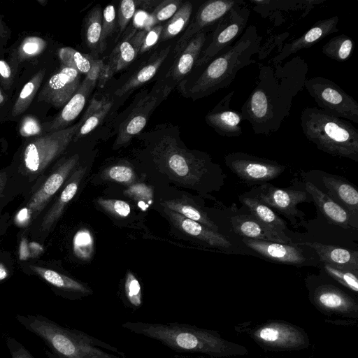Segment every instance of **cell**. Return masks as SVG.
Segmentation results:
<instances>
[{
	"label": "cell",
	"mask_w": 358,
	"mask_h": 358,
	"mask_svg": "<svg viewBox=\"0 0 358 358\" xmlns=\"http://www.w3.org/2000/svg\"><path fill=\"white\" fill-rule=\"evenodd\" d=\"M308 65L301 56L284 64H259L255 86L241 113L257 135L270 136L290 114L294 99L302 91Z\"/></svg>",
	"instance_id": "6da1fadb"
},
{
	"label": "cell",
	"mask_w": 358,
	"mask_h": 358,
	"mask_svg": "<svg viewBox=\"0 0 358 358\" xmlns=\"http://www.w3.org/2000/svg\"><path fill=\"white\" fill-rule=\"evenodd\" d=\"M82 124L79 122L25 142L14 164L6 169L10 201L18 195L25 197L36 188L52 168L51 165L66 149Z\"/></svg>",
	"instance_id": "7a4b0ae2"
},
{
	"label": "cell",
	"mask_w": 358,
	"mask_h": 358,
	"mask_svg": "<svg viewBox=\"0 0 358 358\" xmlns=\"http://www.w3.org/2000/svg\"><path fill=\"white\" fill-rule=\"evenodd\" d=\"M151 154L161 171L187 187L201 189L208 178L224 184L225 175L208 155L180 147L171 135L159 138L152 146Z\"/></svg>",
	"instance_id": "3957f363"
},
{
	"label": "cell",
	"mask_w": 358,
	"mask_h": 358,
	"mask_svg": "<svg viewBox=\"0 0 358 358\" xmlns=\"http://www.w3.org/2000/svg\"><path fill=\"white\" fill-rule=\"evenodd\" d=\"M262 41L255 25L245 28L235 43L207 64L190 87L189 95L196 99L230 85L241 69L255 62L253 57L259 52Z\"/></svg>",
	"instance_id": "277c9868"
},
{
	"label": "cell",
	"mask_w": 358,
	"mask_h": 358,
	"mask_svg": "<svg viewBox=\"0 0 358 358\" xmlns=\"http://www.w3.org/2000/svg\"><path fill=\"white\" fill-rule=\"evenodd\" d=\"M306 138L331 155L358 162V130L348 121L317 107H306L301 114Z\"/></svg>",
	"instance_id": "5b68a950"
},
{
	"label": "cell",
	"mask_w": 358,
	"mask_h": 358,
	"mask_svg": "<svg viewBox=\"0 0 358 358\" xmlns=\"http://www.w3.org/2000/svg\"><path fill=\"white\" fill-rule=\"evenodd\" d=\"M79 156L75 154L58 161L41 182L27 196L14 216L15 224L29 230L54 199L73 171L77 168Z\"/></svg>",
	"instance_id": "8992f818"
},
{
	"label": "cell",
	"mask_w": 358,
	"mask_h": 358,
	"mask_svg": "<svg viewBox=\"0 0 358 358\" xmlns=\"http://www.w3.org/2000/svg\"><path fill=\"white\" fill-rule=\"evenodd\" d=\"M250 15V9L242 0L221 18L212 31L210 38L201 51L194 67L206 65L230 46L246 28Z\"/></svg>",
	"instance_id": "52a82bcc"
},
{
	"label": "cell",
	"mask_w": 358,
	"mask_h": 358,
	"mask_svg": "<svg viewBox=\"0 0 358 358\" xmlns=\"http://www.w3.org/2000/svg\"><path fill=\"white\" fill-rule=\"evenodd\" d=\"M304 87L320 109L334 116L358 123V103L332 80L315 76L307 78Z\"/></svg>",
	"instance_id": "ba28073f"
},
{
	"label": "cell",
	"mask_w": 358,
	"mask_h": 358,
	"mask_svg": "<svg viewBox=\"0 0 358 358\" xmlns=\"http://www.w3.org/2000/svg\"><path fill=\"white\" fill-rule=\"evenodd\" d=\"M227 166L248 185H262L276 178L286 166L276 161L243 152H234L224 156Z\"/></svg>",
	"instance_id": "9c48e42d"
},
{
	"label": "cell",
	"mask_w": 358,
	"mask_h": 358,
	"mask_svg": "<svg viewBox=\"0 0 358 358\" xmlns=\"http://www.w3.org/2000/svg\"><path fill=\"white\" fill-rule=\"evenodd\" d=\"M86 172L85 167L76 168L66 181L64 188L38 220L29 229L31 238L44 241L54 229L64 209L76 194Z\"/></svg>",
	"instance_id": "30bf717a"
},
{
	"label": "cell",
	"mask_w": 358,
	"mask_h": 358,
	"mask_svg": "<svg viewBox=\"0 0 358 358\" xmlns=\"http://www.w3.org/2000/svg\"><path fill=\"white\" fill-rule=\"evenodd\" d=\"M169 85L152 91L142 99L121 124L113 148L117 149L138 134L147 124L157 106L169 94Z\"/></svg>",
	"instance_id": "8fae6325"
},
{
	"label": "cell",
	"mask_w": 358,
	"mask_h": 358,
	"mask_svg": "<svg viewBox=\"0 0 358 358\" xmlns=\"http://www.w3.org/2000/svg\"><path fill=\"white\" fill-rule=\"evenodd\" d=\"M242 0H210L197 10L194 19L177 41L173 49L176 59L189 41L204 29L216 24L233 7Z\"/></svg>",
	"instance_id": "7c38bea8"
},
{
	"label": "cell",
	"mask_w": 358,
	"mask_h": 358,
	"mask_svg": "<svg viewBox=\"0 0 358 358\" xmlns=\"http://www.w3.org/2000/svg\"><path fill=\"white\" fill-rule=\"evenodd\" d=\"M252 196L269 208L275 209L294 226L297 224V218L302 217L296 206L302 202L310 201L306 192L281 189L269 183L259 185Z\"/></svg>",
	"instance_id": "4fadbf2b"
},
{
	"label": "cell",
	"mask_w": 358,
	"mask_h": 358,
	"mask_svg": "<svg viewBox=\"0 0 358 358\" xmlns=\"http://www.w3.org/2000/svg\"><path fill=\"white\" fill-rule=\"evenodd\" d=\"M80 85V73L76 70L61 65L45 82L39 92L38 101L63 107L73 96Z\"/></svg>",
	"instance_id": "5bb4252c"
},
{
	"label": "cell",
	"mask_w": 358,
	"mask_h": 358,
	"mask_svg": "<svg viewBox=\"0 0 358 358\" xmlns=\"http://www.w3.org/2000/svg\"><path fill=\"white\" fill-rule=\"evenodd\" d=\"M146 30L134 29L117 45L111 52L108 61L104 64L97 84L103 87L119 71L131 64L139 54Z\"/></svg>",
	"instance_id": "9a60e30c"
},
{
	"label": "cell",
	"mask_w": 358,
	"mask_h": 358,
	"mask_svg": "<svg viewBox=\"0 0 358 358\" xmlns=\"http://www.w3.org/2000/svg\"><path fill=\"white\" fill-rule=\"evenodd\" d=\"M234 93L231 91L227 94L205 117L206 123L223 136L238 137L243 134L240 126L243 121V115L230 107Z\"/></svg>",
	"instance_id": "2e32d148"
},
{
	"label": "cell",
	"mask_w": 358,
	"mask_h": 358,
	"mask_svg": "<svg viewBox=\"0 0 358 358\" xmlns=\"http://www.w3.org/2000/svg\"><path fill=\"white\" fill-rule=\"evenodd\" d=\"M243 242L262 256L280 263L303 265L307 262L303 250L299 243H283L250 238H243Z\"/></svg>",
	"instance_id": "e0dca14e"
},
{
	"label": "cell",
	"mask_w": 358,
	"mask_h": 358,
	"mask_svg": "<svg viewBox=\"0 0 358 358\" xmlns=\"http://www.w3.org/2000/svg\"><path fill=\"white\" fill-rule=\"evenodd\" d=\"M338 17L333 16L316 22L311 28L299 38L286 44L282 50L273 57V64H281L282 62L301 50L308 48L324 39L331 34L338 31L337 27Z\"/></svg>",
	"instance_id": "ac0fdd59"
},
{
	"label": "cell",
	"mask_w": 358,
	"mask_h": 358,
	"mask_svg": "<svg viewBox=\"0 0 358 358\" xmlns=\"http://www.w3.org/2000/svg\"><path fill=\"white\" fill-rule=\"evenodd\" d=\"M325 193L345 210L357 225L358 192L345 178L323 171L320 172Z\"/></svg>",
	"instance_id": "d6986e66"
},
{
	"label": "cell",
	"mask_w": 358,
	"mask_h": 358,
	"mask_svg": "<svg viewBox=\"0 0 358 358\" xmlns=\"http://www.w3.org/2000/svg\"><path fill=\"white\" fill-rule=\"evenodd\" d=\"M215 26V24L204 29L189 41L176 58L166 78L169 77L175 81H178L190 72L208 43Z\"/></svg>",
	"instance_id": "ffe728a7"
},
{
	"label": "cell",
	"mask_w": 358,
	"mask_h": 358,
	"mask_svg": "<svg viewBox=\"0 0 358 358\" xmlns=\"http://www.w3.org/2000/svg\"><path fill=\"white\" fill-rule=\"evenodd\" d=\"M164 212L174 226L187 235L213 248L222 250H228L231 248V243L219 232H215L206 226L166 208H164Z\"/></svg>",
	"instance_id": "44dd1931"
},
{
	"label": "cell",
	"mask_w": 358,
	"mask_h": 358,
	"mask_svg": "<svg viewBox=\"0 0 358 358\" xmlns=\"http://www.w3.org/2000/svg\"><path fill=\"white\" fill-rule=\"evenodd\" d=\"M305 189L329 222L345 229L357 228L349 213L315 184L306 182Z\"/></svg>",
	"instance_id": "7402d4cb"
},
{
	"label": "cell",
	"mask_w": 358,
	"mask_h": 358,
	"mask_svg": "<svg viewBox=\"0 0 358 358\" xmlns=\"http://www.w3.org/2000/svg\"><path fill=\"white\" fill-rule=\"evenodd\" d=\"M299 244L308 246L314 250L323 263L340 269L351 271L357 275V251L318 242H305Z\"/></svg>",
	"instance_id": "603a6c76"
},
{
	"label": "cell",
	"mask_w": 358,
	"mask_h": 358,
	"mask_svg": "<svg viewBox=\"0 0 358 358\" xmlns=\"http://www.w3.org/2000/svg\"><path fill=\"white\" fill-rule=\"evenodd\" d=\"M92 91L93 90L83 81L62 110L50 122L44 124L45 133H52L67 128L83 110Z\"/></svg>",
	"instance_id": "cb8c5ba5"
},
{
	"label": "cell",
	"mask_w": 358,
	"mask_h": 358,
	"mask_svg": "<svg viewBox=\"0 0 358 358\" xmlns=\"http://www.w3.org/2000/svg\"><path fill=\"white\" fill-rule=\"evenodd\" d=\"M29 272L40 277L56 290L66 293L70 299L85 296L92 291L84 284L56 271L35 264H28Z\"/></svg>",
	"instance_id": "d4e9b609"
},
{
	"label": "cell",
	"mask_w": 358,
	"mask_h": 358,
	"mask_svg": "<svg viewBox=\"0 0 358 358\" xmlns=\"http://www.w3.org/2000/svg\"><path fill=\"white\" fill-rule=\"evenodd\" d=\"M240 201L248 207L255 219L264 227L279 234L288 243H292V239L285 234L287 231L285 222L266 205L261 203L252 195L239 196Z\"/></svg>",
	"instance_id": "484cf974"
},
{
	"label": "cell",
	"mask_w": 358,
	"mask_h": 358,
	"mask_svg": "<svg viewBox=\"0 0 358 358\" xmlns=\"http://www.w3.org/2000/svg\"><path fill=\"white\" fill-rule=\"evenodd\" d=\"M230 222L235 233L243 238L288 243L279 234L264 227L251 215L233 216Z\"/></svg>",
	"instance_id": "4316f807"
},
{
	"label": "cell",
	"mask_w": 358,
	"mask_h": 358,
	"mask_svg": "<svg viewBox=\"0 0 358 358\" xmlns=\"http://www.w3.org/2000/svg\"><path fill=\"white\" fill-rule=\"evenodd\" d=\"M170 50L171 46L169 45L155 52L143 67L115 92V96H122L151 80L167 57Z\"/></svg>",
	"instance_id": "83f0119b"
},
{
	"label": "cell",
	"mask_w": 358,
	"mask_h": 358,
	"mask_svg": "<svg viewBox=\"0 0 358 358\" xmlns=\"http://www.w3.org/2000/svg\"><path fill=\"white\" fill-rule=\"evenodd\" d=\"M164 208L174 211L191 220L197 222L215 232H219L218 227L208 215L196 204L180 199L167 200L162 203Z\"/></svg>",
	"instance_id": "f1b7e54d"
},
{
	"label": "cell",
	"mask_w": 358,
	"mask_h": 358,
	"mask_svg": "<svg viewBox=\"0 0 358 358\" xmlns=\"http://www.w3.org/2000/svg\"><path fill=\"white\" fill-rule=\"evenodd\" d=\"M46 47L47 41L40 36L25 37L10 56V63L15 72L20 64L39 56Z\"/></svg>",
	"instance_id": "f546056e"
},
{
	"label": "cell",
	"mask_w": 358,
	"mask_h": 358,
	"mask_svg": "<svg viewBox=\"0 0 358 358\" xmlns=\"http://www.w3.org/2000/svg\"><path fill=\"white\" fill-rule=\"evenodd\" d=\"M45 74V69L40 70L24 85L13 104L11 110L13 117L21 115L29 107L42 83Z\"/></svg>",
	"instance_id": "4dcf8cb0"
},
{
	"label": "cell",
	"mask_w": 358,
	"mask_h": 358,
	"mask_svg": "<svg viewBox=\"0 0 358 358\" xmlns=\"http://www.w3.org/2000/svg\"><path fill=\"white\" fill-rule=\"evenodd\" d=\"M193 10V6L189 1L182 3L181 6L163 26L159 41L171 39L181 32L188 24Z\"/></svg>",
	"instance_id": "1f68e13d"
},
{
	"label": "cell",
	"mask_w": 358,
	"mask_h": 358,
	"mask_svg": "<svg viewBox=\"0 0 358 358\" xmlns=\"http://www.w3.org/2000/svg\"><path fill=\"white\" fill-rule=\"evenodd\" d=\"M102 13L99 6H95L88 13L85 23V36L87 46L96 55L99 52L102 30Z\"/></svg>",
	"instance_id": "d6a6232c"
},
{
	"label": "cell",
	"mask_w": 358,
	"mask_h": 358,
	"mask_svg": "<svg viewBox=\"0 0 358 358\" xmlns=\"http://www.w3.org/2000/svg\"><path fill=\"white\" fill-rule=\"evenodd\" d=\"M354 41L345 34H340L331 38L322 48V53L338 62L347 60L354 49Z\"/></svg>",
	"instance_id": "836d02e7"
},
{
	"label": "cell",
	"mask_w": 358,
	"mask_h": 358,
	"mask_svg": "<svg viewBox=\"0 0 358 358\" xmlns=\"http://www.w3.org/2000/svg\"><path fill=\"white\" fill-rule=\"evenodd\" d=\"M58 57L62 65L72 68L80 73L87 74L91 63L90 55L83 54L70 47L58 50Z\"/></svg>",
	"instance_id": "e575fe53"
},
{
	"label": "cell",
	"mask_w": 358,
	"mask_h": 358,
	"mask_svg": "<svg viewBox=\"0 0 358 358\" xmlns=\"http://www.w3.org/2000/svg\"><path fill=\"white\" fill-rule=\"evenodd\" d=\"M182 2L180 0H164L155 7L149 14L148 22L146 30L159 22L171 18L177 12Z\"/></svg>",
	"instance_id": "d590c367"
},
{
	"label": "cell",
	"mask_w": 358,
	"mask_h": 358,
	"mask_svg": "<svg viewBox=\"0 0 358 358\" xmlns=\"http://www.w3.org/2000/svg\"><path fill=\"white\" fill-rule=\"evenodd\" d=\"M116 10L115 6L108 4L102 13V30L99 45V52L105 50L108 38L113 34L116 25Z\"/></svg>",
	"instance_id": "8d00e7d4"
},
{
	"label": "cell",
	"mask_w": 358,
	"mask_h": 358,
	"mask_svg": "<svg viewBox=\"0 0 358 358\" xmlns=\"http://www.w3.org/2000/svg\"><path fill=\"white\" fill-rule=\"evenodd\" d=\"M103 177L106 180L123 184H131L136 179L133 169L125 164H116L107 168L103 172Z\"/></svg>",
	"instance_id": "74e56055"
},
{
	"label": "cell",
	"mask_w": 358,
	"mask_h": 358,
	"mask_svg": "<svg viewBox=\"0 0 358 358\" xmlns=\"http://www.w3.org/2000/svg\"><path fill=\"white\" fill-rule=\"evenodd\" d=\"M109 100L101 109L91 115L80 126L73 140L77 141L94 130L104 119L112 107Z\"/></svg>",
	"instance_id": "f35d334b"
},
{
	"label": "cell",
	"mask_w": 358,
	"mask_h": 358,
	"mask_svg": "<svg viewBox=\"0 0 358 358\" xmlns=\"http://www.w3.org/2000/svg\"><path fill=\"white\" fill-rule=\"evenodd\" d=\"M94 241L91 233L86 229L79 231L74 239V249L78 256L83 259L91 257Z\"/></svg>",
	"instance_id": "ab89813d"
},
{
	"label": "cell",
	"mask_w": 358,
	"mask_h": 358,
	"mask_svg": "<svg viewBox=\"0 0 358 358\" xmlns=\"http://www.w3.org/2000/svg\"><path fill=\"white\" fill-rule=\"evenodd\" d=\"M96 201L105 211L117 217H126L131 213L129 204L122 200L99 198Z\"/></svg>",
	"instance_id": "60d3db41"
},
{
	"label": "cell",
	"mask_w": 358,
	"mask_h": 358,
	"mask_svg": "<svg viewBox=\"0 0 358 358\" xmlns=\"http://www.w3.org/2000/svg\"><path fill=\"white\" fill-rule=\"evenodd\" d=\"M124 292L128 301L135 308L141 304L142 291L140 283L135 275L129 271L124 282Z\"/></svg>",
	"instance_id": "b9f144b4"
},
{
	"label": "cell",
	"mask_w": 358,
	"mask_h": 358,
	"mask_svg": "<svg viewBox=\"0 0 358 358\" xmlns=\"http://www.w3.org/2000/svg\"><path fill=\"white\" fill-rule=\"evenodd\" d=\"M44 132L41 122L34 115H25L20 122L19 133L23 137L41 136L45 134Z\"/></svg>",
	"instance_id": "7bdbcfd3"
},
{
	"label": "cell",
	"mask_w": 358,
	"mask_h": 358,
	"mask_svg": "<svg viewBox=\"0 0 358 358\" xmlns=\"http://www.w3.org/2000/svg\"><path fill=\"white\" fill-rule=\"evenodd\" d=\"M326 272L338 281L357 292L358 290V280L357 274L346 270L334 267L328 264L323 263Z\"/></svg>",
	"instance_id": "ee69618b"
},
{
	"label": "cell",
	"mask_w": 358,
	"mask_h": 358,
	"mask_svg": "<svg viewBox=\"0 0 358 358\" xmlns=\"http://www.w3.org/2000/svg\"><path fill=\"white\" fill-rule=\"evenodd\" d=\"M136 8H138L136 1L123 0L120 3L117 14L119 34H122L127 28L136 13Z\"/></svg>",
	"instance_id": "f6af8a7d"
},
{
	"label": "cell",
	"mask_w": 358,
	"mask_h": 358,
	"mask_svg": "<svg viewBox=\"0 0 358 358\" xmlns=\"http://www.w3.org/2000/svg\"><path fill=\"white\" fill-rule=\"evenodd\" d=\"M163 25L157 24L146 30L143 36L139 54H143L155 46L160 40Z\"/></svg>",
	"instance_id": "bcb514c9"
},
{
	"label": "cell",
	"mask_w": 358,
	"mask_h": 358,
	"mask_svg": "<svg viewBox=\"0 0 358 358\" xmlns=\"http://www.w3.org/2000/svg\"><path fill=\"white\" fill-rule=\"evenodd\" d=\"M91 67L86 75L84 82L86 83L92 90L97 84L99 76L104 66V63L101 59H96L93 56L90 55Z\"/></svg>",
	"instance_id": "7dc6e473"
},
{
	"label": "cell",
	"mask_w": 358,
	"mask_h": 358,
	"mask_svg": "<svg viewBox=\"0 0 358 358\" xmlns=\"http://www.w3.org/2000/svg\"><path fill=\"white\" fill-rule=\"evenodd\" d=\"M6 343L9 350L10 358H34L30 352L14 338L6 337Z\"/></svg>",
	"instance_id": "c3c4849f"
},
{
	"label": "cell",
	"mask_w": 358,
	"mask_h": 358,
	"mask_svg": "<svg viewBox=\"0 0 358 358\" xmlns=\"http://www.w3.org/2000/svg\"><path fill=\"white\" fill-rule=\"evenodd\" d=\"M125 194L138 201H149L152 198V190L143 184H136L130 187Z\"/></svg>",
	"instance_id": "681fc988"
},
{
	"label": "cell",
	"mask_w": 358,
	"mask_h": 358,
	"mask_svg": "<svg viewBox=\"0 0 358 358\" xmlns=\"http://www.w3.org/2000/svg\"><path fill=\"white\" fill-rule=\"evenodd\" d=\"M15 72L7 61L0 59V83L4 90H9L13 85Z\"/></svg>",
	"instance_id": "f907efd6"
},
{
	"label": "cell",
	"mask_w": 358,
	"mask_h": 358,
	"mask_svg": "<svg viewBox=\"0 0 358 358\" xmlns=\"http://www.w3.org/2000/svg\"><path fill=\"white\" fill-rule=\"evenodd\" d=\"M320 302L329 308H337L343 303L342 296L333 291H326L319 296Z\"/></svg>",
	"instance_id": "816d5d0a"
},
{
	"label": "cell",
	"mask_w": 358,
	"mask_h": 358,
	"mask_svg": "<svg viewBox=\"0 0 358 358\" xmlns=\"http://www.w3.org/2000/svg\"><path fill=\"white\" fill-rule=\"evenodd\" d=\"M8 182L6 171H0V215L3 208L10 201L8 193Z\"/></svg>",
	"instance_id": "f5cc1de1"
},
{
	"label": "cell",
	"mask_w": 358,
	"mask_h": 358,
	"mask_svg": "<svg viewBox=\"0 0 358 358\" xmlns=\"http://www.w3.org/2000/svg\"><path fill=\"white\" fill-rule=\"evenodd\" d=\"M108 99L103 97L101 99H96L94 97L89 104L85 113L82 116L80 122L83 123L91 115L101 109L108 101Z\"/></svg>",
	"instance_id": "db71d44e"
},
{
	"label": "cell",
	"mask_w": 358,
	"mask_h": 358,
	"mask_svg": "<svg viewBox=\"0 0 358 358\" xmlns=\"http://www.w3.org/2000/svg\"><path fill=\"white\" fill-rule=\"evenodd\" d=\"M149 14L148 12L143 10H139L136 11L134 15V22L135 29H141V30H146Z\"/></svg>",
	"instance_id": "11a10c76"
},
{
	"label": "cell",
	"mask_w": 358,
	"mask_h": 358,
	"mask_svg": "<svg viewBox=\"0 0 358 358\" xmlns=\"http://www.w3.org/2000/svg\"><path fill=\"white\" fill-rule=\"evenodd\" d=\"M260 337L268 341H275L278 338L279 332L272 328H265L260 332Z\"/></svg>",
	"instance_id": "9f6ffc18"
},
{
	"label": "cell",
	"mask_w": 358,
	"mask_h": 358,
	"mask_svg": "<svg viewBox=\"0 0 358 358\" xmlns=\"http://www.w3.org/2000/svg\"><path fill=\"white\" fill-rule=\"evenodd\" d=\"M162 1L157 0H138L136 1L137 7H140L142 10H145L152 8L157 7Z\"/></svg>",
	"instance_id": "6f0895ef"
},
{
	"label": "cell",
	"mask_w": 358,
	"mask_h": 358,
	"mask_svg": "<svg viewBox=\"0 0 358 358\" xmlns=\"http://www.w3.org/2000/svg\"><path fill=\"white\" fill-rule=\"evenodd\" d=\"M8 29L0 17V38H6L8 35Z\"/></svg>",
	"instance_id": "680465c9"
},
{
	"label": "cell",
	"mask_w": 358,
	"mask_h": 358,
	"mask_svg": "<svg viewBox=\"0 0 358 358\" xmlns=\"http://www.w3.org/2000/svg\"><path fill=\"white\" fill-rule=\"evenodd\" d=\"M6 99H7L6 94L0 87V108L5 103Z\"/></svg>",
	"instance_id": "91938a15"
},
{
	"label": "cell",
	"mask_w": 358,
	"mask_h": 358,
	"mask_svg": "<svg viewBox=\"0 0 358 358\" xmlns=\"http://www.w3.org/2000/svg\"><path fill=\"white\" fill-rule=\"evenodd\" d=\"M40 4H41V6H45L48 3V1L47 0H38L37 1Z\"/></svg>",
	"instance_id": "94428289"
}]
</instances>
